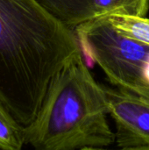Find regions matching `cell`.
<instances>
[{
	"instance_id": "6da1fadb",
	"label": "cell",
	"mask_w": 149,
	"mask_h": 150,
	"mask_svg": "<svg viewBox=\"0 0 149 150\" xmlns=\"http://www.w3.org/2000/svg\"><path fill=\"white\" fill-rule=\"evenodd\" d=\"M81 50L75 32L34 0H0V100L24 128L54 76Z\"/></svg>"
},
{
	"instance_id": "7a4b0ae2",
	"label": "cell",
	"mask_w": 149,
	"mask_h": 150,
	"mask_svg": "<svg viewBox=\"0 0 149 150\" xmlns=\"http://www.w3.org/2000/svg\"><path fill=\"white\" fill-rule=\"evenodd\" d=\"M107 115L105 87L80 50L50 83L36 118L24 128L25 144L38 150L105 149L115 142Z\"/></svg>"
},
{
	"instance_id": "3957f363",
	"label": "cell",
	"mask_w": 149,
	"mask_h": 150,
	"mask_svg": "<svg viewBox=\"0 0 149 150\" xmlns=\"http://www.w3.org/2000/svg\"><path fill=\"white\" fill-rule=\"evenodd\" d=\"M80 48L117 88L149 97V45L119 33L105 18L75 29Z\"/></svg>"
},
{
	"instance_id": "277c9868",
	"label": "cell",
	"mask_w": 149,
	"mask_h": 150,
	"mask_svg": "<svg viewBox=\"0 0 149 150\" xmlns=\"http://www.w3.org/2000/svg\"><path fill=\"white\" fill-rule=\"evenodd\" d=\"M105 91L118 148L149 150V97L120 88L105 87Z\"/></svg>"
},
{
	"instance_id": "5b68a950",
	"label": "cell",
	"mask_w": 149,
	"mask_h": 150,
	"mask_svg": "<svg viewBox=\"0 0 149 150\" xmlns=\"http://www.w3.org/2000/svg\"><path fill=\"white\" fill-rule=\"evenodd\" d=\"M65 26H76L95 18L92 0H34Z\"/></svg>"
},
{
	"instance_id": "8992f818",
	"label": "cell",
	"mask_w": 149,
	"mask_h": 150,
	"mask_svg": "<svg viewBox=\"0 0 149 150\" xmlns=\"http://www.w3.org/2000/svg\"><path fill=\"white\" fill-rule=\"evenodd\" d=\"M95 18L114 14L147 18L149 0H92Z\"/></svg>"
},
{
	"instance_id": "52a82bcc",
	"label": "cell",
	"mask_w": 149,
	"mask_h": 150,
	"mask_svg": "<svg viewBox=\"0 0 149 150\" xmlns=\"http://www.w3.org/2000/svg\"><path fill=\"white\" fill-rule=\"evenodd\" d=\"M24 144V127L14 120L0 100V149L19 150Z\"/></svg>"
},
{
	"instance_id": "ba28073f",
	"label": "cell",
	"mask_w": 149,
	"mask_h": 150,
	"mask_svg": "<svg viewBox=\"0 0 149 150\" xmlns=\"http://www.w3.org/2000/svg\"><path fill=\"white\" fill-rule=\"evenodd\" d=\"M122 34L149 45V18L114 14L102 17Z\"/></svg>"
}]
</instances>
